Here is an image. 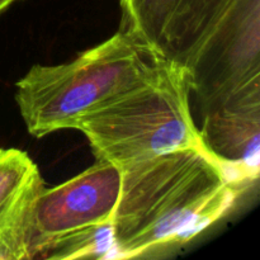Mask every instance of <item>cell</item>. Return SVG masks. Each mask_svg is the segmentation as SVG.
<instances>
[{
    "label": "cell",
    "mask_w": 260,
    "mask_h": 260,
    "mask_svg": "<svg viewBox=\"0 0 260 260\" xmlns=\"http://www.w3.org/2000/svg\"><path fill=\"white\" fill-rule=\"evenodd\" d=\"M168 61L119 29L70 62L32 66L17 83L15 102L28 132L40 139L74 129L81 116L144 84Z\"/></svg>",
    "instance_id": "7a4b0ae2"
},
{
    "label": "cell",
    "mask_w": 260,
    "mask_h": 260,
    "mask_svg": "<svg viewBox=\"0 0 260 260\" xmlns=\"http://www.w3.org/2000/svg\"><path fill=\"white\" fill-rule=\"evenodd\" d=\"M43 188L28 154L0 149V260H30L33 210Z\"/></svg>",
    "instance_id": "52a82bcc"
},
{
    "label": "cell",
    "mask_w": 260,
    "mask_h": 260,
    "mask_svg": "<svg viewBox=\"0 0 260 260\" xmlns=\"http://www.w3.org/2000/svg\"><path fill=\"white\" fill-rule=\"evenodd\" d=\"M10 2H12V3H14V2H17V0H10Z\"/></svg>",
    "instance_id": "8fae6325"
},
{
    "label": "cell",
    "mask_w": 260,
    "mask_h": 260,
    "mask_svg": "<svg viewBox=\"0 0 260 260\" xmlns=\"http://www.w3.org/2000/svg\"><path fill=\"white\" fill-rule=\"evenodd\" d=\"M121 182V168L98 160L62 184L43 188L33 210L30 259H113Z\"/></svg>",
    "instance_id": "277c9868"
},
{
    "label": "cell",
    "mask_w": 260,
    "mask_h": 260,
    "mask_svg": "<svg viewBox=\"0 0 260 260\" xmlns=\"http://www.w3.org/2000/svg\"><path fill=\"white\" fill-rule=\"evenodd\" d=\"M201 141L239 187L256 182L260 170V79L202 113Z\"/></svg>",
    "instance_id": "8992f818"
},
{
    "label": "cell",
    "mask_w": 260,
    "mask_h": 260,
    "mask_svg": "<svg viewBox=\"0 0 260 260\" xmlns=\"http://www.w3.org/2000/svg\"><path fill=\"white\" fill-rule=\"evenodd\" d=\"M202 113L260 79V0H236L187 69Z\"/></svg>",
    "instance_id": "5b68a950"
},
{
    "label": "cell",
    "mask_w": 260,
    "mask_h": 260,
    "mask_svg": "<svg viewBox=\"0 0 260 260\" xmlns=\"http://www.w3.org/2000/svg\"><path fill=\"white\" fill-rule=\"evenodd\" d=\"M10 4H12V2H10V0H0V14H2V13L4 12V10L7 9Z\"/></svg>",
    "instance_id": "30bf717a"
},
{
    "label": "cell",
    "mask_w": 260,
    "mask_h": 260,
    "mask_svg": "<svg viewBox=\"0 0 260 260\" xmlns=\"http://www.w3.org/2000/svg\"><path fill=\"white\" fill-rule=\"evenodd\" d=\"M121 169L113 259L189 243L228 215L243 189L205 149L175 150Z\"/></svg>",
    "instance_id": "6da1fadb"
},
{
    "label": "cell",
    "mask_w": 260,
    "mask_h": 260,
    "mask_svg": "<svg viewBox=\"0 0 260 260\" xmlns=\"http://www.w3.org/2000/svg\"><path fill=\"white\" fill-rule=\"evenodd\" d=\"M188 73L168 61L152 78L84 114L74 129L96 160L119 168L182 149H205L189 106Z\"/></svg>",
    "instance_id": "3957f363"
},
{
    "label": "cell",
    "mask_w": 260,
    "mask_h": 260,
    "mask_svg": "<svg viewBox=\"0 0 260 260\" xmlns=\"http://www.w3.org/2000/svg\"><path fill=\"white\" fill-rule=\"evenodd\" d=\"M236 0H180L165 30L161 53L188 66Z\"/></svg>",
    "instance_id": "ba28073f"
},
{
    "label": "cell",
    "mask_w": 260,
    "mask_h": 260,
    "mask_svg": "<svg viewBox=\"0 0 260 260\" xmlns=\"http://www.w3.org/2000/svg\"><path fill=\"white\" fill-rule=\"evenodd\" d=\"M180 0H119L122 9L121 29L136 36L161 53L165 30Z\"/></svg>",
    "instance_id": "9c48e42d"
}]
</instances>
